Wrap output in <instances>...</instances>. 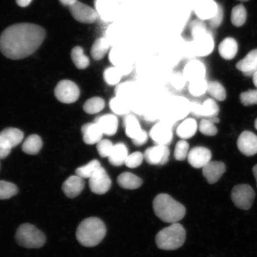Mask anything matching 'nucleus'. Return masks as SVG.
I'll use <instances>...</instances> for the list:
<instances>
[{"instance_id": "f257e3e1", "label": "nucleus", "mask_w": 257, "mask_h": 257, "mask_svg": "<svg viewBox=\"0 0 257 257\" xmlns=\"http://www.w3.org/2000/svg\"><path fill=\"white\" fill-rule=\"evenodd\" d=\"M46 36V30L40 25L29 23L12 25L0 36V51L8 59H24L40 48Z\"/></svg>"}, {"instance_id": "f03ea898", "label": "nucleus", "mask_w": 257, "mask_h": 257, "mask_svg": "<svg viewBox=\"0 0 257 257\" xmlns=\"http://www.w3.org/2000/svg\"><path fill=\"white\" fill-rule=\"evenodd\" d=\"M153 206L156 216L165 223H178L186 214V208L182 204L167 194L157 195Z\"/></svg>"}, {"instance_id": "7ed1b4c3", "label": "nucleus", "mask_w": 257, "mask_h": 257, "mask_svg": "<svg viewBox=\"0 0 257 257\" xmlns=\"http://www.w3.org/2000/svg\"><path fill=\"white\" fill-rule=\"evenodd\" d=\"M107 229L100 218L89 217L83 220L77 228L76 239L83 246L94 247L102 242Z\"/></svg>"}, {"instance_id": "20e7f679", "label": "nucleus", "mask_w": 257, "mask_h": 257, "mask_svg": "<svg viewBox=\"0 0 257 257\" xmlns=\"http://www.w3.org/2000/svg\"><path fill=\"white\" fill-rule=\"evenodd\" d=\"M186 231L181 224L176 223L164 228L157 233L156 243L160 249L172 250L178 249L184 245Z\"/></svg>"}, {"instance_id": "39448f33", "label": "nucleus", "mask_w": 257, "mask_h": 257, "mask_svg": "<svg viewBox=\"0 0 257 257\" xmlns=\"http://www.w3.org/2000/svg\"><path fill=\"white\" fill-rule=\"evenodd\" d=\"M19 245L27 248H40L44 246L46 237L41 231L31 224L21 225L16 233Z\"/></svg>"}, {"instance_id": "423d86ee", "label": "nucleus", "mask_w": 257, "mask_h": 257, "mask_svg": "<svg viewBox=\"0 0 257 257\" xmlns=\"http://www.w3.org/2000/svg\"><path fill=\"white\" fill-rule=\"evenodd\" d=\"M255 197V192L248 184L237 185L231 192V199L237 208L248 210L252 207Z\"/></svg>"}, {"instance_id": "0eeeda50", "label": "nucleus", "mask_w": 257, "mask_h": 257, "mask_svg": "<svg viewBox=\"0 0 257 257\" xmlns=\"http://www.w3.org/2000/svg\"><path fill=\"white\" fill-rule=\"evenodd\" d=\"M54 94L56 98L64 104H72L78 100L80 89L75 82L69 80H62L57 83Z\"/></svg>"}, {"instance_id": "6e6552de", "label": "nucleus", "mask_w": 257, "mask_h": 257, "mask_svg": "<svg viewBox=\"0 0 257 257\" xmlns=\"http://www.w3.org/2000/svg\"><path fill=\"white\" fill-rule=\"evenodd\" d=\"M69 9L73 18L80 23L93 24L98 18L97 13L94 9L78 1L69 6Z\"/></svg>"}, {"instance_id": "1a4fd4ad", "label": "nucleus", "mask_w": 257, "mask_h": 257, "mask_svg": "<svg viewBox=\"0 0 257 257\" xmlns=\"http://www.w3.org/2000/svg\"><path fill=\"white\" fill-rule=\"evenodd\" d=\"M89 186L91 191L97 195H103L111 188V181L106 170L101 167L89 179Z\"/></svg>"}, {"instance_id": "9d476101", "label": "nucleus", "mask_w": 257, "mask_h": 257, "mask_svg": "<svg viewBox=\"0 0 257 257\" xmlns=\"http://www.w3.org/2000/svg\"><path fill=\"white\" fill-rule=\"evenodd\" d=\"M170 154L168 146L157 145L146 150L144 159L150 165L163 166L169 162Z\"/></svg>"}, {"instance_id": "9b49d317", "label": "nucleus", "mask_w": 257, "mask_h": 257, "mask_svg": "<svg viewBox=\"0 0 257 257\" xmlns=\"http://www.w3.org/2000/svg\"><path fill=\"white\" fill-rule=\"evenodd\" d=\"M192 48L195 56L205 57L210 55L213 52L214 48V38L212 35L207 32L194 38Z\"/></svg>"}, {"instance_id": "f8f14e48", "label": "nucleus", "mask_w": 257, "mask_h": 257, "mask_svg": "<svg viewBox=\"0 0 257 257\" xmlns=\"http://www.w3.org/2000/svg\"><path fill=\"white\" fill-rule=\"evenodd\" d=\"M211 157L210 150L203 147H196L189 151L187 158L193 168L202 169L211 162Z\"/></svg>"}, {"instance_id": "ddd939ff", "label": "nucleus", "mask_w": 257, "mask_h": 257, "mask_svg": "<svg viewBox=\"0 0 257 257\" xmlns=\"http://www.w3.org/2000/svg\"><path fill=\"white\" fill-rule=\"evenodd\" d=\"M237 146L244 155L248 157L257 154V136L252 132H243L237 141Z\"/></svg>"}, {"instance_id": "4468645a", "label": "nucleus", "mask_w": 257, "mask_h": 257, "mask_svg": "<svg viewBox=\"0 0 257 257\" xmlns=\"http://www.w3.org/2000/svg\"><path fill=\"white\" fill-rule=\"evenodd\" d=\"M191 108L192 112L195 115L198 117H204L207 119L217 117L220 111L217 102L211 98L207 99L202 104L198 102H194Z\"/></svg>"}, {"instance_id": "2eb2a0df", "label": "nucleus", "mask_w": 257, "mask_h": 257, "mask_svg": "<svg viewBox=\"0 0 257 257\" xmlns=\"http://www.w3.org/2000/svg\"><path fill=\"white\" fill-rule=\"evenodd\" d=\"M218 8V4L214 0H197L194 11L200 20L210 21L216 15Z\"/></svg>"}, {"instance_id": "dca6fc26", "label": "nucleus", "mask_w": 257, "mask_h": 257, "mask_svg": "<svg viewBox=\"0 0 257 257\" xmlns=\"http://www.w3.org/2000/svg\"><path fill=\"white\" fill-rule=\"evenodd\" d=\"M151 138L158 145L168 146L173 140L172 128L168 124L159 123L151 128L149 133Z\"/></svg>"}, {"instance_id": "f3484780", "label": "nucleus", "mask_w": 257, "mask_h": 257, "mask_svg": "<svg viewBox=\"0 0 257 257\" xmlns=\"http://www.w3.org/2000/svg\"><path fill=\"white\" fill-rule=\"evenodd\" d=\"M226 168L225 164L218 161L209 162L202 168V175L210 184H216L221 178Z\"/></svg>"}, {"instance_id": "a211bd4d", "label": "nucleus", "mask_w": 257, "mask_h": 257, "mask_svg": "<svg viewBox=\"0 0 257 257\" xmlns=\"http://www.w3.org/2000/svg\"><path fill=\"white\" fill-rule=\"evenodd\" d=\"M85 187L84 179L78 175L70 176L62 186L63 191L67 197L75 198L78 197Z\"/></svg>"}, {"instance_id": "6ab92c4d", "label": "nucleus", "mask_w": 257, "mask_h": 257, "mask_svg": "<svg viewBox=\"0 0 257 257\" xmlns=\"http://www.w3.org/2000/svg\"><path fill=\"white\" fill-rule=\"evenodd\" d=\"M206 68L203 63L197 60L191 61L186 64L184 70V76L186 80L192 82L194 80L205 79Z\"/></svg>"}, {"instance_id": "aec40b11", "label": "nucleus", "mask_w": 257, "mask_h": 257, "mask_svg": "<svg viewBox=\"0 0 257 257\" xmlns=\"http://www.w3.org/2000/svg\"><path fill=\"white\" fill-rule=\"evenodd\" d=\"M237 70L246 76L252 77L257 72V49L250 51L236 64Z\"/></svg>"}, {"instance_id": "412c9836", "label": "nucleus", "mask_w": 257, "mask_h": 257, "mask_svg": "<svg viewBox=\"0 0 257 257\" xmlns=\"http://www.w3.org/2000/svg\"><path fill=\"white\" fill-rule=\"evenodd\" d=\"M95 123L100 127L102 133L105 136H112L116 134L118 121L116 115L112 114H107L95 118Z\"/></svg>"}, {"instance_id": "4be33fe9", "label": "nucleus", "mask_w": 257, "mask_h": 257, "mask_svg": "<svg viewBox=\"0 0 257 257\" xmlns=\"http://www.w3.org/2000/svg\"><path fill=\"white\" fill-rule=\"evenodd\" d=\"M81 131L83 142L88 145L98 143L102 140L104 135L100 127L95 122L83 124Z\"/></svg>"}, {"instance_id": "5701e85b", "label": "nucleus", "mask_w": 257, "mask_h": 257, "mask_svg": "<svg viewBox=\"0 0 257 257\" xmlns=\"http://www.w3.org/2000/svg\"><path fill=\"white\" fill-rule=\"evenodd\" d=\"M94 5L98 16L102 21L111 22L113 20L115 7L111 0H95Z\"/></svg>"}, {"instance_id": "b1692460", "label": "nucleus", "mask_w": 257, "mask_h": 257, "mask_svg": "<svg viewBox=\"0 0 257 257\" xmlns=\"http://www.w3.org/2000/svg\"><path fill=\"white\" fill-rule=\"evenodd\" d=\"M123 124L126 136L133 141L137 139L146 132L141 128L138 118L133 114L125 115Z\"/></svg>"}, {"instance_id": "393cba45", "label": "nucleus", "mask_w": 257, "mask_h": 257, "mask_svg": "<svg viewBox=\"0 0 257 257\" xmlns=\"http://www.w3.org/2000/svg\"><path fill=\"white\" fill-rule=\"evenodd\" d=\"M238 50L237 42L233 38L227 37L221 42L218 53L223 59L230 60L235 57Z\"/></svg>"}, {"instance_id": "a878e982", "label": "nucleus", "mask_w": 257, "mask_h": 257, "mask_svg": "<svg viewBox=\"0 0 257 257\" xmlns=\"http://www.w3.org/2000/svg\"><path fill=\"white\" fill-rule=\"evenodd\" d=\"M117 182L121 188L134 190L141 187L143 185V180L130 172H124L118 176Z\"/></svg>"}, {"instance_id": "bb28decb", "label": "nucleus", "mask_w": 257, "mask_h": 257, "mask_svg": "<svg viewBox=\"0 0 257 257\" xmlns=\"http://www.w3.org/2000/svg\"><path fill=\"white\" fill-rule=\"evenodd\" d=\"M198 124L194 118H188L177 128L176 134L182 140H188L194 137L197 133Z\"/></svg>"}, {"instance_id": "cd10ccee", "label": "nucleus", "mask_w": 257, "mask_h": 257, "mask_svg": "<svg viewBox=\"0 0 257 257\" xmlns=\"http://www.w3.org/2000/svg\"><path fill=\"white\" fill-rule=\"evenodd\" d=\"M128 156L126 145L123 143H117L114 145L113 150L108 159L111 165L118 167L125 164Z\"/></svg>"}, {"instance_id": "c85d7f7f", "label": "nucleus", "mask_w": 257, "mask_h": 257, "mask_svg": "<svg viewBox=\"0 0 257 257\" xmlns=\"http://www.w3.org/2000/svg\"><path fill=\"white\" fill-rule=\"evenodd\" d=\"M110 43L107 38L101 37L96 40L93 44L91 54L92 59L99 61L103 59L110 50Z\"/></svg>"}, {"instance_id": "c756f323", "label": "nucleus", "mask_w": 257, "mask_h": 257, "mask_svg": "<svg viewBox=\"0 0 257 257\" xmlns=\"http://www.w3.org/2000/svg\"><path fill=\"white\" fill-rule=\"evenodd\" d=\"M43 147V141L37 135H32L25 140L22 145V150L29 155H36Z\"/></svg>"}, {"instance_id": "7c9ffc66", "label": "nucleus", "mask_w": 257, "mask_h": 257, "mask_svg": "<svg viewBox=\"0 0 257 257\" xmlns=\"http://www.w3.org/2000/svg\"><path fill=\"white\" fill-rule=\"evenodd\" d=\"M0 136L4 138L11 146L14 148L22 142L24 133L21 130L15 127H8L0 133Z\"/></svg>"}, {"instance_id": "2f4dec72", "label": "nucleus", "mask_w": 257, "mask_h": 257, "mask_svg": "<svg viewBox=\"0 0 257 257\" xmlns=\"http://www.w3.org/2000/svg\"><path fill=\"white\" fill-rule=\"evenodd\" d=\"M71 59L77 68L80 70L87 68L90 64L89 58L85 55L81 47L76 46L73 48Z\"/></svg>"}, {"instance_id": "473e14b6", "label": "nucleus", "mask_w": 257, "mask_h": 257, "mask_svg": "<svg viewBox=\"0 0 257 257\" xmlns=\"http://www.w3.org/2000/svg\"><path fill=\"white\" fill-rule=\"evenodd\" d=\"M123 76L119 67L115 66L107 67L103 73L104 81L110 86L117 85Z\"/></svg>"}, {"instance_id": "72a5a7b5", "label": "nucleus", "mask_w": 257, "mask_h": 257, "mask_svg": "<svg viewBox=\"0 0 257 257\" xmlns=\"http://www.w3.org/2000/svg\"><path fill=\"white\" fill-rule=\"evenodd\" d=\"M101 167L98 160H93L86 165L77 169L76 175L83 179H89Z\"/></svg>"}, {"instance_id": "f704fd0d", "label": "nucleus", "mask_w": 257, "mask_h": 257, "mask_svg": "<svg viewBox=\"0 0 257 257\" xmlns=\"http://www.w3.org/2000/svg\"><path fill=\"white\" fill-rule=\"evenodd\" d=\"M105 101L100 97H93L89 98L83 104V110L89 114L98 113L105 107Z\"/></svg>"}, {"instance_id": "c9c22d12", "label": "nucleus", "mask_w": 257, "mask_h": 257, "mask_svg": "<svg viewBox=\"0 0 257 257\" xmlns=\"http://www.w3.org/2000/svg\"><path fill=\"white\" fill-rule=\"evenodd\" d=\"M246 18V10L243 5H237L233 8L231 13V22L234 27H242L245 24Z\"/></svg>"}, {"instance_id": "e433bc0d", "label": "nucleus", "mask_w": 257, "mask_h": 257, "mask_svg": "<svg viewBox=\"0 0 257 257\" xmlns=\"http://www.w3.org/2000/svg\"><path fill=\"white\" fill-rule=\"evenodd\" d=\"M207 92L216 100L223 101L226 98V91L220 82L213 81L208 83Z\"/></svg>"}, {"instance_id": "4c0bfd02", "label": "nucleus", "mask_w": 257, "mask_h": 257, "mask_svg": "<svg viewBox=\"0 0 257 257\" xmlns=\"http://www.w3.org/2000/svg\"><path fill=\"white\" fill-rule=\"evenodd\" d=\"M110 107L112 112L117 115H126L130 111V108L126 99L117 96L111 99Z\"/></svg>"}, {"instance_id": "58836bf2", "label": "nucleus", "mask_w": 257, "mask_h": 257, "mask_svg": "<svg viewBox=\"0 0 257 257\" xmlns=\"http://www.w3.org/2000/svg\"><path fill=\"white\" fill-rule=\"evenodd\" d=\"M109 60L115 67H122L128 65L127 57L123 51L119 48H113L110 50L108 56Z\"/></svg>"}, {"instance_id": "ea45409f", "label": "nucleus", "mask_w": 257, "mask_h": 257, "mask_svg": "<svg viewBox=\"0 0 257 257\" xmlns=\"http://www.w3.org/2000/svg\"><path fill=\"white\" fill-rule=\"evenodd\" d=\"M18 193L16 185L11 182L0 181V200H8Z\"/></svg>"}, {"instance_id": "a19ab883", "label": "nucleus", "mask_w": 257, "mask_h": 257, "mask_svg": "<svg viewBox=\"0 0 257 257\" xmlns=\"http://www.w3.org/2000/svg\"><path fill=\"white\" fill-rule=\"evenodd\" d=\"M208 82L205 79L194 80L190 82L189 91L194 96H200L207 91Z\"/></svg>"}, {"instance_id": "79ce46f5", "label": "nucleus", "mask_w": 257, "mask_h": 257, "mask_svg": "<svg viewBox=\"0 0 257 257\" xmlns=\"http://www.w3.org/2000/svg\"><path fill=\"white\" fill-rule=\"evenodd\" d=\"M189 144L184 140L178 141L175 147L174 156L178 161H184L187 158L189 153Z\"/></svg>"}, {"instance_id": "37998d69", "label": "nucleus", "mask_w": 257, "mask_h": 257, "mask_svg": "<svg viewBox=\"0 0 257 257\" xmlns=\"http://www.w3.org/2000/svg\"><path fill=\"white\" fill-rule=\"evenodd\" d=\"M199 130L201 134L206 136H215L218 133L217 128L214 123L207 118H203L199 124Z\"/></svg>"}, {"instance_id": "c03bdc74", "label": "nucleus", "mask_w": 257, "mask_h": 257, "mask_svg": "<svg viewBox=\"0 0 257 257\" xmlns=\"http://www.w3.org/2000/svg\"><path fill=\"white\" fill-rule=\"evenodd\" d=\"M113 149L114 145L112 144L111 141L108 140H102L96 144V149H97L99 155L102 158H105V157L108 158Z\"/></svg>"}, {"instance_id": "a18cd8bd", "label": "nucleus", "mask_w": 257, "mask_h": 257, "mask_svg": "<svg viewBox=\"0 0 257 257\" xmlns=\"http://www.w3.org/2000/svg\"><path fill=\"white\" fill-rule=\"evenodd\" d=\"M240 101L244 106L257 104V89H250L240 94Z\"/></svg>"}, {"instance_id": "49530a36", "label": "nucleus", "mask_w": 257, "mask_h": 257, "mask_svg": "<svg viewBox=\"0 0 257 257\" xmlns=\"http://www.w3.org/2000/svg\"><path fill=\"white\" fill-rule=\"evenodd\" d=\"M144 159V154L140 152H136L127 156L124 165L128 168H137L143 163Z\"/></svg>"}, {"instance_id": "de8ad7c7", "label": "nucleus", "mask_w": 257, "mask_h": 257, "mask_svg": "<svg viewBox=\"0 0 257 257\" xmlns=\"http://www.w3.org/2000/svg\"><path fill=\"white\" fill-rule=\"evenodd\" d=\"M191 32L194 39L201 35L206 33L207 28L204 21L198 20L193 22L191 25Z\"/></svg>"}, {"instance_id": "09e8293b", "label": "nucleus", "mask_w": 257, "mask_h": 257, "mask_svg": "<svg viewBox=\"0 0 257 257\" xmlns=\"http://www.w3.org/2000/svg\"><path fill=\"white\" fill-rule=\"evenodd\" d=\"M13 147L4 138L0 136V160L5 159L11 154Z\"/></svg>"}, {"instance_id": "8fccbe9b", "label": "nucleus", "mask_w": 257, "mask_h": 257, "mask_svg": "<svg viewBox=\"0 0 257 257\" xmlns=\"http://www.w3.org/2000/svg\"><path fill=\"white\" fill-rule=\"evenodd\" d=\"M223 19V10L220 5H218V12L216 16L211 20L208 21L211 27L213 28H217L220 27L222 23Z\"/></svg>"}, {"instance_id": "3c124183", "label": "nucleus", "mask_w": 257, "mask_h": 257, "mask_svg": "<svg viewBox=\"0 0 257 257\" xmlns=\"http://www.w3.org/2000/svg\"><path fill=\"white\" fill-rule=\"evenodd\" d=\"M148 140H149V134L146 131L142 136L138 138L137 139L133 140V142L136 146L140 147L146 144Z\"/></svg>"}, {"instance_id": "603ef678", "label": "nucleus", "mask_w": 257, "mask_h": 257, "mask_svg": "<svg viewBox=\"0 0 257 257\" xmlns=\"http://www.w3.org/2000/svg\"><path fill=\"white\" fill-rule=\"evenodd\" d=\"M185 79L184 76L182 77V76L176 75L175 76L174 79H173V85H174L176 87H178V86L181 87V86L184 85Z\"/></svg>"}, {"instance_id": "864d4df0", "label": "nucleus", "mask_w": 257, "mask_h": 257, "mask_svg": "<svg viewBox=\"0 0 257 257\" xmlns=\"http://www.w3.org/2000/svg\"><path fill=\"white\" fill-rule=\"evenodd\" d=\"M16 2L20 7L26 8L30 5L32 0H16Z\"/></svg>"}, {"instance_id": "5fc2aeb1", "label": "nucleus", "mask_w": 257, "mask_h": 257, "mask_svg": "<svg viewBox=\"0 0 257 257\" xmlns=\"http://www.w3.org/2000/svg\"><path fill=\"white\" fill-rule=\"evenodd\" d=\"M61 4L64 6H69L75 4V3L78 2V0H59Z\"/></svg>"}, {"instance_id": "6e6d98bb", "label": "nucleus", "mask_w": 257, "mask_h": 257, "mask_svg": "<svg viewBox=\"0 0 257 257\" xmlns=\"http://www.w3.org/2000/svg\"><path fill=\"white\" fill-rule=\"evenodd\" d=\"M252 173L253 176H254L256 182V187H257V165L253 167L252 169Z\"/></svg>"}, {"instance_id": "4d7b16f0", "label": "nucleus", "mask_w": 257, "mask_h": 257, "mask_svg": "<svg viewBox=\"0 0 257 257\" xmlns=\"http://www.w3.org/2000/svg\"><path fill=\"white\" fill-rule=\"evenodd\" d=\"M253 83L257 89V72L252 76Z\"/></svg>"}, {"instance_id": "13d9d810", "label": "nucleus", "mask_w": 257, "mask_h": 257, "mask_svg": "<svg viewBox=\"0 0 257 257\" xmlns=\"http://www.w3.org/2000/svg\"><path fill=\"white\" fill-rule=\"evenodd\" d=\"M254 126H255V128H256V130H257V118L255 121Z\"/></svg>"}, {"instance_id": "bf43d9fd", "label": "nucleus", "mask_w": 257, "mask_h": 257, "mask_svg": "<svg viewBox=\"0 0 257 257\" xmlns=\"http://www.w3.org/2000/svg\"><path fill=\"white\" fill-rule=\"evenodd\" d=\"M239 1H241V2H248V1H249V0H239Z\"/></svg>"}]
</instances>
